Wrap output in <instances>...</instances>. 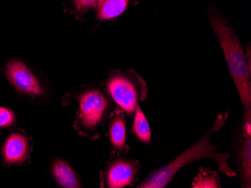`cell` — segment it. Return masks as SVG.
Returning <instances> with one entry per match:
<instances>
[{"label": "cell", "instance_id": "7a4b0ae2", "mask_svg": "<svg viewBox=\"0 0 251 188\" xmlns=\"http://www.w3.org/2000/svg\"><path fill=\"white\" fill-rule=\"evenodd\" d=\"M208 18L224 52L244 112L251 110V51H244L235 30L219 10L210 8Z\"/></svg>", "mask_w": 251, "mask_h": 188}, {"label": "cell", "instance_id": "8fae6325", "mask_svg": "<svg viewBox=\"0 0 251 188\" xmlns=\"http://www.w3.org/2000/svg\"><path fill=\"white\" fill-rule=\"evenodd\" d=\"M110 138L116 149H124L126 141V127L125 119L121 116H117L113 119L110 127Z\"/></svg>", "mask_w": 251, "mask_h": 188}, {"label": "cell", "instance_id": "9a60e30c", "mask_svg": "<svg viewBox=\"0 0 251 188\" xmlns=\"http://www.w3.org/2000/svg\"><path fill=\"white\" fill-rule=\"evenodd\" d=\"M15 119L13 112L7 108L0 107V127H9L13 124Z\"/></svg>", "mask_w": 251, "mask_h": 188}, {"label": "cell", "instance_id": "277c9868", "mask_svg": "<svg viewBox=\"0 0 251 188\" xmlns=\"http://www.w3.org/2000/svg\"><path fill=\"white\" fill-rule=\"evenodd\" d=\"M79 102L81 123L84 128L93 130L101 123L108 109V99L99 90H90L81 95Z\"/></svg>", "mask_w": 251, "mask_h": 188}, {"label": "cell", "instance_id": "5b68a950", "mask_svg": "<svg viewBox=\"0 0 251 188\" xmlns=\"http://www.w3.org/2000/svg\"><path fill=\"white\" fill-rule=\"evenodd\" d=\"M8 81L18 92L30 95H41L43 92L41 84L27 66L21 61L12 60L7 64Z\"/></svg>", "mask_w": 251, "mask_h": 188}, {"label": "cell", "instance_id": "4fadbf2b", "mask_svg": "<svg viewBox=\"0 0 251 188\" xmlns=\"http://www.w3.org/2000/svg\"><path fill=\"white\" fill-rule=\"evenodd\" d=\"M220 187L218 175L206 169H200L192 184V188H216Z\"/></svg>", "mask_w": 251, "mask_h": 188}, {"label": "cell", "instance_id": "ba28073f", "mask_svg": "<svg viewBox=\"0 0 251 188\" xmlns=\"http://www.w3.org/2000/svg\"><path fill=\"white\" fill-rule=\"evenodd\" d=\"M239 169L243 188L251 187V136L243 134L242 146L239 150Z\"/></svg>", "mask_w": 251, "mask_h": 188}, {"label": "cell", "instance_id": "6da1fadb", "mask_svg": "<svg viewBox=\"0 0 251 188\" xmlns=\"http://www.w3.org/2000/svg\"><path fill=\"white\" fill-rule=\"evenodd\" d=\"M228 118V113H222L218 116L211 129L204 137L195 144L177 156L163 167L152 172L139 185L142 188H163L166 187L175 175L187 164L201 159L212 160L217 165L220 172L229 177L235 176V172L229 165V154L218 151V146L212 143L213 134L219 131L225 124Z\"/></svg>", "mask_w": 251, "mask_h": 188}, {"label": "cell", "instance_id": "52a82bcc", "mask_svg": "<svg viewBox=\"0 0 251 188\" xmlns=\"http://www.w3.org/2000/svg\"><path fill=\"white\" fill-rule=\"evenodd\" d=\"M27 140L21 134H13L7 140L4 146L5 161L8 164L22 162L27 155Z\"/></svg>", "mask_w": 251, "mask_h": 188}, {"label": "cell", "instance_id": "9c48e42d", "mask_svg": "<svg viewBox=\"0 0 251 188\" xmlns=\"http://www.w3.org/2000/svg\"><path fill=\"white\" fill-rule=\"evenodd\" d=\"M130 0H100L97 7V17L99 20L112 19L125 12Z\"/></svg>", "mask_w": 251, "mask_h": 188}, {"label": "cell", "instance_id": "30bf717a", "mask_svg": "<svg viewBox=\"0 0 251 188\" xmlns=\"http://www.w3.org/2000/svg\"><path fill=\"white\" fill-rule=\"evenodd\" d=\"M53 172L56 181L63 188H78V179L67 163L63 161H56L53 167Z\"/></svg>", "mask_w": 251, "mask_h": 188}, {"label": "cell", "instance_id": "8992f818", "mask_svg": "<svg viewBox=\"0 0 251 188\" xmlns=\"http://www.w3.org/2000/svg\"><path fill=\"white\" fill-rule=\"evenodd\" d=\"M136 171V167L129 161H115L111 164L107 174L108 188H121L130 185Z\"/></svg>", "mask_w": 251, "mask_h": 188}, {"label": "cell", "instance_id": "7c38bea8", "mask_svg": "<svg viewBox=\"0 0 251 188\" xmlns=\"http://www.w3.org/2000/svg\"><path fill=\"white\" fill-rule=\"evenodd\" d=\"M134 118L133 131L138 139L143 143H150L151 140V133L148 119L144 114L139 105L135 109Z\"/></svg>", "mask_w": 251, "mask_h": 188}, {"label": "cell", "instance_id": "3957f363", "mask_svg": "<svg viewBox=\"0 0 251 188\" xmlns=\"http://www.w3.org/2000/svg\"><path fill=\"white\" fill-rule=\"evenodd\" d=\"M106 85L117 104L129 115L135 113L139 99L146 96V84L133 71L115 73L109 77Z\"/></svg>", "mask_w": 251, "mask_h": 188}, {"label": "cell", "instance_id": "2e32d148", "mask_svg": "<svg viewBox=\"0 0 251 188\" xmlns=\"http://www.w3.org/2000/svg\"><path fill=\"white\" fill-rule=\"evenodd\" d=\"M244 113L243 134L251 136V110Z\"/></svg>", "mask_w": 251, "mask_h": 188}, {"label": "cell", "instance_id": "5bb4252c", "mask_svg": "<svg viewBox=\"0 0 251 188\" xmlns=\"http://www.w3.org/2000/svg\"><path fill=\"white\" fill-rule=\"evenodd\" d=\"M100 0H72L73 5L77 12L85 13L89 10L95 8Z\"/></svg>", "mask_w": 251, "mask_h": 188}]
</instances>
